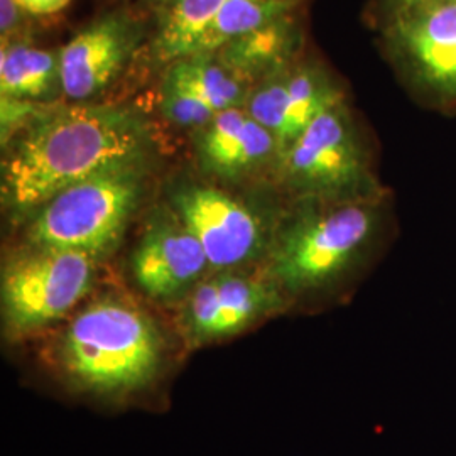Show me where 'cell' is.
<instances>
[{"instance_id": "obj_1", "label": "cell", "mask_w": 456, "mask_h": 456, "mask_svg": "<svg viewBox=\"0 0 456 456\" xmlns=\"http://www.w3.org/2000/svg\"><path fill=\"white\" fill-rule=\"evenodd\" d=\"M146 118L129 105L51 103L17 134L2 163V198L17 213L115 164L146 158Z\"/></svg>"}, {"instance_id": "obj_2", "label": "cell", "mask_w": 456, "mask_h": 456, "mask_svg": "<svg viewBox=\"0 0 456 456\" xmlns=\"http://www.w3.org/2000/svg\"><path fill=\"white\" fill-rule=\"evenodd\" d=\"M394 232L391 193L359 201L296 200L277 233L269 277L286 297H331L374 262Z\"/></svg>"}, {"instance_id": "obj_3", "label": "cell", "mask_w": 456, "mask_h": 456, "mask_svg": "<svg viewBox=\"0 0 456 456\" xmlns=\"http://www.w3.org/2000/svg\"><path fill=\"white\" fill-rule=\"evenodd\" d=\"M60 357L66 374L85 391L120 395L151 382L161 363L163 340L142 311L103 299L73 318Z\"/></svg>"}, {"instance_id": "obj_4", "label": "cell", "mask_w": 456, "mask_h": 456, "mask_svg": "<svg viewBox=\"0 0 456 456\" xmlns=\"http://www.w3.org/2000/svg\"><path fill=\"white\" fill-rule=\"evenodd\" d=\"M377 43L416 103L456 112V0H372Z\"/></svg>"}, {"instance_id": "obj_5", "label": "cell", "mask_w": 456, "mask_h": 456, "mask_svg": "<svg viewBox=\"0 0 456 456\" xmlns=\"http://www.w3.org/2000/svg\"><path fill=\"white\" fill-rule=\"evenodd\" d=\"M276 176L293 201H359L391 193L377 176L374 147L348 100L311 122L281 156Z\"/></svg>"}, {"instance_id": "obj_6", "label": "cell", "mask_w": 456, "mask_h": 456, "mask_svg": "<svg viewBox=\"0 0 456 456\" xmlns=\"http://www.w3.org/2000/svg\"><path fill=\"white\" fill-rule=\"evenodd\" d=\"M146 158L115 164L53 196L36 210V247L77 250L94 259L110 254L144 193Z\"/></svg>"}, {"instance_id": "obj_7", "label": "cell", "mask_w": 456, "mask_h": 456, "mask_svg": "<svg viewBox=\"0 0 456 456\" xmlns=\"http://www.w3.org/2000/svg\"><path fill=\"white\" fill-rule=\"evenodd\" d=\"M95 261L77 250L43 247L11 259L2 274L9 328L26 333L63 318L90 291Z\"/></svg>"}, {"instance_id": "obj_8", "label": "cell", "mask_w": 456, "mask_h": 456, "mask_svg": "<svg viewBox=\"0 0 456 456\" xmlns=\"http://www.w3.org/2000/svg\"><path fill=\"white\" fill-rule=\"evenodd\" d=\"M343 100L346 92L333 71L303 53L294 63L257 83L245 109L276 137L282 156L318 115Z\"/></svg>"}, {"instance_id": "obj_9", "label": "cell", "mask_w": 456, "mask_h": 456, "mask_svg": "<svg viewBox=\"0 0 456 456\" xmlns=\"http://www.w3.org/2000/svg\"><path fill=\"white\" fill-rule=\"evenodd\" d=\"M142 36V24L122 11L83 28L60 49L63 97L71 103L102 97L131 63Z\"/></svg>"}, {"instance_id": "obj_10", "label": "cell", "mask_w": 456, "mask_h": 456, "mask_svg": "<svg viewBox=\"0 0 456 456\" xmlns=\"http://www.w3.org/2000/svg\"><path fill=\"white\" fill-rule=\"evenodd\" d=\"M171 210L195 235L215 269L240 265L261 250L262 227L257 216L215 186L181 184L171 195Z\"/></svg>"}, {"instance_id": "obj_11", "label": "cell", "mask_w": 456, "mask_h": 456, "mask_svg": "<svg viewBox=\"0 0 456 456\" xmlns=\"http://www.w3.org/2000/svg\"><path fill=\"white\" fill-rule=\"evenodd\" d=\"M208 265L203 247L173 210L152 216L131 261L137 286L158 301L183 296Z\"/></svg>"}, {"instance_id": "obj_12", "label": "cell", "mask_w": 456, "mask_h": 456, "mask_svg": "<svg viewBox=\"0 0 456 456\" xmlns=\"http://www.w3.org/2000/svg\"><path fill=\"white\" fill-rule=\"evenodd\" d=\"M284 303L286 296L271 279L225 274L196 288L186 306V326L196 340L230 337Z\"/></svg>"}, {"instance_id": "obj_13", "label": "cell", "mask_w": 456, "mask_h": 456, "mask_svg": "<svg viewBox=\"0 0 456 456\" xmlns=\"http://www.w3.org/2000/svg\"><path fill=\"white\" fill-rule=\"evenodd\" d=\"M201 167L224 180H242L262 167L279 163L276 137L261 126L245 107L215 115L203 127L196 142Z\"/></svg>"}, {"instance_id": "obj_14", "label": "cell", "mask_w": 456, "mask_h": 456, "mask_svg": "<svg viewBox=\"0 0 456 456\" xmlns=\"http://www.w3.org/2000/svg\"><path fill=\"white\" fill-rule=\"evenodd\" d=\"M299 14L281 17L228 43L215 51V54L252 90L257 83L276 75L305 53V28Z\"/></svg>"}, {"instance_id": "obj_15", "label": "cell", "mask_w": 456, "mask_h": 456, "mask_svg": "<svg viewBox=\"0 0 456 456\" xmlns=\"http://www.w3.org/2000/svg\"><path fill=\"white\" fill-rule=\"evenodd\" d=\"M0 94L37 103H54L63 97L60 51L37 48L28 41L2 45Z\"/></svg>"}, {"instance_id": "obj_16", "label": "cell", "mask_w": 456, "mask_h": 456, "mask_svg": "<svg viewBox=\"0 0 456 456\" xmlns=\"http://www.w3.org/2000/svg\"><path fill=\"white\" fill-rule=\"evenodd\" d=\"M303 4V0H228L198 34L188 54L215 53L281 17L301 12Z\"/></svg>"}, {"instance_id": "obj_17", "label": "cell", "mask_w": 456, "mask_h": 456, "mask_svg": "<svg viewBox=\"0 0 456 456\" xmlns=\"http://www.w3.org/2000/svg\"><path fill=\"white\" fill-rule=\"evenodd\" d=\"M166 80L191 90L215 112L245 107L250 88L240 82L215 53H196L169 63Z\"/></svg>"}, {"instance_id": "obj_18", "label": "cell", "mask_w": 456, "mask_h": 456, "mask_svg": "<svg viewBox=\"0 0 456 456\" xmlns=\"http://www.w3.org/2000/svg\"><path fill=\"white\" fill-rule=\"evenodd\" d=\"M228 0H173L164 9L159 31L154 39V56L173 63L186 56L198 34ZM305 2V0H303Z\"/></svg>"}, {"instance_id": "obj_19", "label": "cell", "mask_w": 456, "mask_h": 456, "mask_svg": "<svg viewBox=\"0 0 456 456\" xmlns=\"http://www.w3.org/2000/svg\"><path fill=\"white\" fill-rule=\"evenodd\" d=\"M161 110L171 124L198 131L207 127L218 114L191 90L166 78L161 90Z\"/></svg>"}, {"instance_id": "obj_20", "label": "cell", "mask_w": 456, "mask_h": 456, "mask_svg": "<svg viewBox=\"0 0 456 456\" xmlns=\"http://www.w3.org/2000/svg\"><path fill=\"white\" fill-rule=\"evenodd\" d=\"M28 14L16 0H0V37L2 45L24 41L20 37Z\"/></svg>"}, {"instance_id": "obj_21", "label": "cell", "mask_w": 456, "mask_h": 456, "mask_svg": "<svg viewBox=\"0 0 456 456\" xmlns=\"http://www.w3.org/2000/svg\"><path fill=\"white\" fill-rule=\"evenodd\" d=\"M16 2L28 14L41 17L61 12L71 0H16Z\"/></svg>"}, {"instance_id": "obj_22", "label": "cell", "mask_w": 456, "mask_h": 456, "mask_svg": "<svg viewBox=\"0 0 456 456\" xmlns=\"http://www.w3.org/2000/svg\"><path fill=\"white\" fill-rule=\"evenodd\" d=\"M151 2H152V4H156V5H159V7H163L164 11V9H166L173 0H151Z\"/></svg>"}]
</instances>
